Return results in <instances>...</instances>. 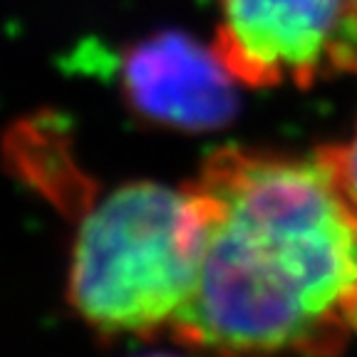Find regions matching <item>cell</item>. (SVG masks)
Returning <instances> with one entry per match:
<instances>
[{
	"label": "cell",
	"instance_id": "obj_2",
	"mask_svg": "<svg viewBox=\"0 0 357 357\" xmlns=\"http://www.w3.org/2000/svg\"><path fill=\"white\" fill-rule=\"evenodd\" d=\"M204 213L189 186L129 181L84 211L67 298L105 337L169 330L199 278Z\"/></svg>",
	"mask_w": 357,
	"mask_h": 357
},
{
	"label": "cell",
	"instance_id": "obj_7",
	"mask_svg": "<svg viewBox=\"0 0 357 357\" xmlns=\"http://www.w3.org/2000/svg\"><path fill=\"white\" fill-rule=\"evenodd\" d=\"M355 3H357V0H355Z\"/></svg>",
	"mask_w": 357,
	"mask_h": 357
},
{
	"label": "cell",
	"instance_id": "obj_6",
	"mask_svg": "<svg viewBox=\"0 0 357 357\" xmlns=\"http://www.w3.org/2000/svg\"><path fill=\"white\" fill-rule=\"evenodd\" d=\"M142 357H178V355H169V352H154V355H142Z\"/></svg>",
	"mask_w": 357,
	"mask_h": 357
},
{
	"label": "cell",
	"instance_id": "obj_1",
	"mask_svg": "<svg viewBox=\"0 0 357 357\" xmlns=\"http://www.w3.org/2000/svg\"><path fill=\"white\" fill-rule=\"evenodd\" d=\"M199 278L169 333L216 357H337L357 337V204L318 156L218 149L189 184Z\"/></svg>",
	"mask_w": 357,
	"mask_h": 357
},
{
	"label": "cell",
	"instance_id": "obj_3",
	"mask_svg": "<svg viewBox=\"0 0 357 357\" xmlns=\"http://www.w3.org/2000/svg\"><path fill=\"white\" fill-rule=\"evenodd\" d=\"M213 52L248 87L357 75L355 0H218Z\"/></svg>",
	"mask_w": 357,
	"mask_h": 357
},
{
	"label": "cell",
	"instance_id": "obj_5",
	"mask_svg": "<svg viewBox=\"0 0 357 357\" xmlns=\"http://www.w3.org/2000/svg\"><path fill=\"white\" fill-rule=\"evenodd\" d=\"M323 167L335 178V184L345 191V196L357 204V127L345 142L320 146L315 151Z\"/></svg>",
	"mask_w": 357,
	"mask_h": 357
},
{
	"label": "cell",
	"instance_id": "obj_4",
	"mask_svg": "<svg viewBox=\"0 0 357 357\" xmlns=\"http://www.w3.org/2000/svg\"><path fill=\"white\" fill-rule=\"evenodd\" d=\"M213 47L178 30L127 47L119 60V92L144 122L174 132L221 129L238 112V92Z\"/></svg>",
	"mask_w": 357,
	"mask_h": 357
}]
</instances>
